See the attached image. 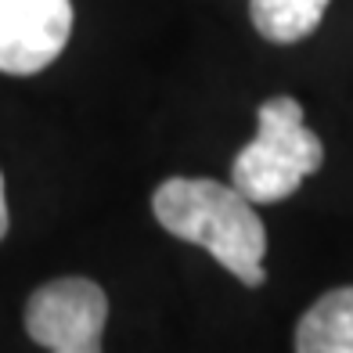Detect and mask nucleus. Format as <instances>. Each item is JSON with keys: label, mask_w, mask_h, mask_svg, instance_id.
Wrapping results in <instances>:
<instances>
[{"label": "nucleus", "mask_w": 353, "mask_h": 353, "mask_svg": "<svg viewBox=\"0 0 353 353\" xmlns=\"http://www.w3.org/2000/svg\"><path fill=\"white\" fill-rule=\"evenodd\" d=\"M260 130L238 152L231 166V184L256 202H281L325 163V144L303 123V105L296 98H270L260 105Z\"/></svg>", "instance_id": "f03ea898"}, {"label": "nucleus", "mask_w": 353, "mask_h": 353, "mask_svg": "<svg viewBox=\"0 0 353 353\" xmlns=\"http://www.w3.org/2000/svg\"><path fill=\"white\" fill-rule=\"evenodd\" d=\"M296 353H353V285L325 292L299 317Z\"/></svg>", "instance_id": "39448f33"}, {"label": "nucleus", "mask_w": 353, "mask_h": 353, "mask_svg": "<svg viewBox=\"0 0 353 353\" xmlns=\"http://www.w3.org/2000/svg\"><path fill=\"white\" fill-rule=\"evenodd\" d=\"M72 0H0V72L33 76L65 51Z\"/></svg>", "instance_id": "20e7f679"}, {"label": "nucleus", "mask_w": 353, "mask_h": 353, "mask_svg": "<svg viewBox=\"0 0 353 353\" xmlns=\"http://www.w3.org/2000/svg\"><path fill=\"white\" fill-rule=\"evenodd\" d=\"M108 296L90 278H58L29 296L26 332L51 353H101Z\"/></svg>", "instance_id": "7ed1b4c3"}, {"label": "nucleus", "mask_w": 353, "mask_h": 353, "mask_svg": "<svg viewBox=\"0 0 353 353\" xmlns=\"http://www.w3.org/2000/svg\"><path fill=\"white\" fill-rule=\"evenodd\" d=\"M8 223L11 216H8V195H4V173H0V238L8 234Z\"/></svg>", "instance_id": "0eeeda50"}, {"label": "nucleus", "mask_w": 353, "mask_h": 353, "mask_svg": "<svg viewBox=\"0 0 353 353\" xmlns=\"http://www.w3.org/2000/svg\"><path fill=\"white\" fill-rule=\"evenodd\" d=\"M152 213L173 238L202 245L242 285L260 288L267 281L263 220L234 184L205 181V176H170L155 188Z\"/></svg>", "instance_id": "f257e3e1"}, {"label": "nucleus", "mask_w": 353, "mask_h": 353, "mask_svg": "<svg viewBox=\"0 0 353 353\" xmlns=\"http://www.w3.org/2000/svg\"><path fill=\"white\" fill-rule=\"evenodd\" d=\"M332 0H249V19L270 43L307 40L321 26Z\"/></svg>", "instance_id": "423d86ee"}]
</instances>
